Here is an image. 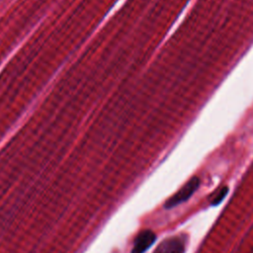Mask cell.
<instances>
[{"label": "cell", "instance_id": "6da1fadb", "mask_svg": "<svg viewBox=\"0 0 253 253\" xmlns=\"http://www.w3.org/2000/svg\"><path fill=\"white\" fill-rule=\"evenodd\" d=\"M199 186H200V178L196 176L191 178L176 194H174L171 198L168 199V201L164 205L165 208L171 209L180 205L181 203L186 202L196 192Z\"/></svg>", "mask_w": 253, "mask_h": 253}, {"label": "cell", "instance_id": "7a4b0ae2", "mask_svg": "<svg viewBox=\"0 0 253 253\" xmlns=\"http://www.w3.org/2000/svg\"><path fill=\"white\" fill-rule=\"evenodd\" d=\"M186 240L183 236H171L164 239L154 253H184Z\"/></svg>", "mask_w": 253, "mask_h": 253}, {"label": "cell", "instance_id": "3957f363", "mask_svg": "<svg viewBox=\"0 0 253 253\" xmlns=\"http://www.w3.org/2000/svg\"><path fill=\"white\" fill-rule=\"evenodd\" d=\"M155 233L150 229L140 231L134 239L131 253H144L155 241Z\"/></svg>", "mask_w": 253, "mask_h": 253}, {"label": "cell", "instance_id": "277c9868", "mask_svg": "<svg viewBox=\"0 0 253 253\" xmlns=\"http://www.w3.org/2000/svg\"><path fill=\"white\" fill-rule=\"evenodd\" d=\"M228 193V187L224 186L219 188L212 196L211 197V206H217L218 204L221 203V201L225 198V196Z\"/></svg>", "mask_w": 253, "mask_h": 253}]
</instances>
